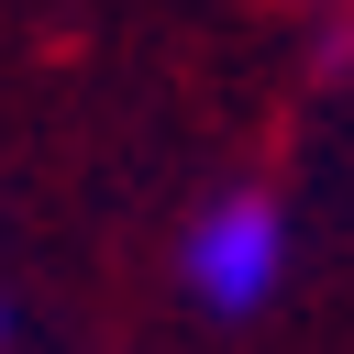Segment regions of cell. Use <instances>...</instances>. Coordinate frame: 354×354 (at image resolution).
Listing matches in <instances>:
<instances>
[{"label": "cell", "mask_w": 354, "mask_h": 354, "mask_svg": "<svg viewBox=\"0 0 354 354\" xmlns=\"http://www.w3.org/2000/svg\"><path fill=\"white\" fill-rule=\"evenodd\" d=\"M277 266H288V221H277L266 188H232V199H210V210L188 221V299H199V310H221V321L266 310Z\"/></svg>", "instance_id": "6da1fadb"}, {"label": "cell", "mask_w": 354, "mask_h": 354, "mask_svg": "<svg viewBox=\"0 0 354 354\" xmlns=\"http://www.w3.org/2000/svg\"><path fill=\"white\" fill-rule=\"evenodd\" d=\"M0 343H11V299H0Z\"/></svg>", "instance_id": "7a4b0ae2"}]
</instances>
